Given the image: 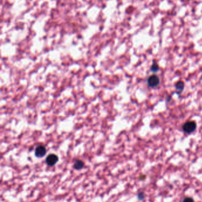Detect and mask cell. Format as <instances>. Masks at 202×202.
<instances>
[{
	"instance_id": "1",
	"label": "cell",
	"mask_w": 202,
	"mask_h": 202,
	"mask_svg": "<svg viewBox=\"0 0 202 202\" xmlns=\"http://www.w3.org/2000/svg\"><path fill=\"white\" fill-rule=\"evenodd\" d=\"M196 123L193 121L186 122L182 126V129L184 132L187 134H191L193 133L196 129Z\"/></svg>"
},
{
	"instance_id": "2",
	"label": "cell",
	"mask_w": 202,
	"mask_h": 202,
	"mask_svg": "<svg viewBox=\"0 0 202 202\" xmlns=\"http://www.w3.org/2000/svg\"><path fill=\"white\" fill-rule=\"evenodd\" d=\"M147 83L149 86L151 88H155L160 83V79L158 76L152 74L150 76L147 80Z\"/></svg>"
},
{
	"instance_id": "3",
	"label": "cell",
	"mask_w": 202,
	"mask_h": 202,
	"mask_svg": "<svg viewBox=\"0 0 202 202\" xmlns=\"http://www.w3.org/2000/svg\"><path fill=\"white\" fill-rule=\"evenodd\" d=\"M58 157L55 154H50L46 158V162L49 166H53L58 162Z\"/></svg>"
},
{
	"instance_id": "4",
	"label": "cell",
	"mask_w": 202,
	"mask_h": 202,
	"mask_svg": "<svg viewBox=\"0 0 202 202\" xmlns=\"http://www.w3.org/2000/svg\"><path fill=\"white\" fill-rule=\"evenodd\" d=\"M46 154V149L45 146L40 145L37 146L35 149V155L38 158H42Z\"/></svg>"
},
{
	"instance_id": "5",
	"label": "cell",
	"mask_w": 202,
	"mask_h": 202,
	"mask_svg": "<svg viewBox=\"0 0 202 202\" xmlns=\"http://www.w3.org/2000/svg\"><path fill=\"white\" fill-rule=\"evenodd\" d=\"M184 88V83L182 81H179L175 84V90L178 94H180Z\"/></svg>"
},
{
	"instance_id": "6",
	"label": "cell",
	"mask_w": 202,
	"mask_h": 202,
	"mask_svg": "<svg viewBox=\"0 0 202 202\" xmlns=\"http://www.w3.org/2000/svg\"><path fill=\"white\" fill-rule=\"evenodd\" d=\"M84 162L81 160H78L74 164V168L77 170H80L84 167Z\"/></svg>"
},
{
	"instance_id": "7",
	"label": "cell",
	"mask_w": 202,
	"mask_h": 202,
	"mask_svg": "<svg viewBox=\"0 0 202 202\" xmlns=\"http://www.w3.org/2000/svg\"><path fill=\"white\" fill-rule=\"evenodd\" d=\"M158 69H159V66H158V65L156 63H154V64L152 65L151 67V71L153 72H157V71L158 70Z\"/></svg>"
},
{
	"instance_id": "8",
	"label": "cell",
	"mask_w": 202,
	"mask_h": 202,
	"mask_svg": "<svg viewBox=\"0 0 202 202\" xmlns=\"http://www.w3.org/2000/svg\"><path fill=\"white\" fill-rule=\"evenodd\" d=\"M183 202H194V200L191 197H186L184 199Z\"/></svg>"
},
{
	"instance_id": "9",
	"label": "cell",
	"mask_w": 202,
	"mask_h": 202,
	"mask_svg": "<svg viewBox=\"0 0 202 202\" xmlns=\"http://www.w3.org/2000/svg\"><path fill=\"white\" fill-rule=\"evenodd\" d=\"M138 197H139V199L141 200V199H143L144 198V195L142 193H139V195H138Z\"/></svg>"
}]
</instances>
